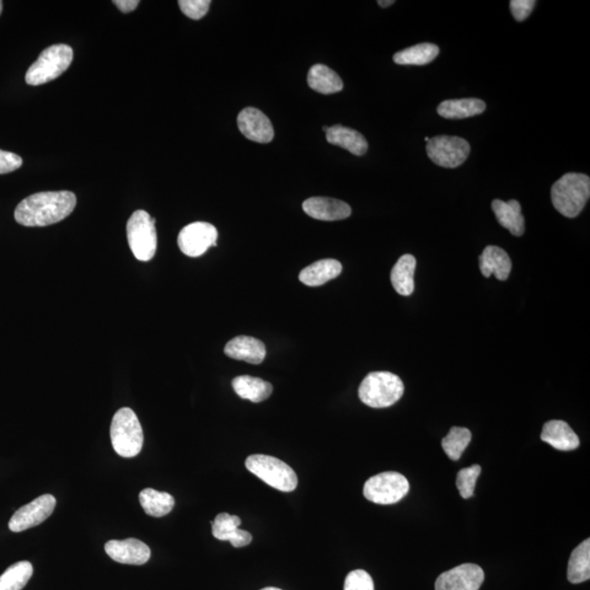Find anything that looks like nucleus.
<instances>
[{
	"instance_id": "f257e3e1",
	"label": "nucleus",
	"mask_w": 590,
	"mask_h": 590,
	"mask_svg": "<svg viewBox=\"0 0 590 590\" xmlns=\"http://www.w3.org/2000/svg\"><path fill=\"white\" fill-rule=\"evenodd\" d=\"M77 197L72 192H42L25 198L15 211V219L25 227H47L63 221L74 211Z\"/></svg>"
},
{
	"instance_id": "f03ea898",
	"label": "nucleus",
	"mask_w": 590,
	"mask_h": 590,
	"mask_svg": "<svg viewBox=\"0 0 590 590\" xmlns=\"http://www.w3.org/2000/svg\"><path fill=\"white\" fill-rule=\"evenodd\" d=\"M590 197V179L586 174L567 173L551 189V200L562 216L576 218Z\"/></svg>"
},
{
	"instance_id": "7ed1b4c3",
	"label": "nucleus",
	"mask_w": 590,
	"mask_h": 590,
	"mask_svg": "<svg viewBox=\"0 0 590 590\" xmlns=\"http://www.w3.org/2000/svg\"><path fill=\"white\" fill-rule=\"evenodd\" d=\"M405 386L399 377L390 372H372L362 380L359 398L375 409L396 404L404 395Z\"/></svg>"
},
{
	"instance_id": "20e7f679",
	"label": "nucleus",
	"mask_w": 590,
	"mask_h": 590,
	"mask_svg": "<svg viewBox=\"0 0 590 590\" xmlns=\"http://www.w3.org/2000/svg\"><path fill=\"white\" fill-rule=\"evenodd\" d=\"M113 448L122 457H135L142 452L143 432L136 413L131 408H122L113 417L111 425Z\"/></svg>"
},
{
	"instance_id": "39448f33",
	"label": "nucleus",
	"mask_w": 590,
	"mask_h": 590,
	"mask_svg": "<svg viewBox=\"0 0 590 590\" xmlns=\"http://www.w3.org/2000/svg\"><path fill=\"white\" fill-rule=\"evenodd\" d=\"M74 59L73 48L57 44L45 48L25 74V83L41 85L53 82L67 71Z\"/></svg>"
},
{
	"instance_id": "423d86ee",
	"label": "nucleus",
	"mask_w": 590,
	"mask_h": 590,
	"mask_svg": "<svg viewBox=\"0 0 590 590\" xmlns=\"http://www.w3.org/2000/svg\"><path fill=\"white\" fill-rule=\"evenodd\" d=\"M246 468L268 486L282 492H292L298 487V476L295 471L272 456L251 455L245 461Z\"/></svg>"
},
{
	"instance_id": "0eeeda50",
	"label": "nucleus",
	"mask_w": 590,
	"mask_h": 590,
	"mask_svg": "<svg viewBox=\"0 0 590 590\" xmlns=\"http://www.w3.org/2000/svg\"><path fill=\"white\" fill-rule=\"evenodd\" d=\"M126 231L128 245L136 260L152 261L158 246L155 219L152 218L147 211H137L128 220Z\"/></svg>"
},
{
	"instance_id": "6e6552de",
	"label": "nucleus",
	"mask_w": 590,
	"mask_h": 590,
	"mask_svg": "<svg viewBox=\"0 0 590 590\" xmlns=\"http://www.w3.org/2000/svg\"><path fill=\"white\" fill-rule=\"evenodd\" d=\"M410 486L399 472L388 471L369 478L364 485L363 495L367 500L379 506L399 502L409 492Z\"/></svg>"
},
{
	"instance_id": "1a4fd4ad",
	"label": "nucleus",
	"mask_w": 590,
	"mask_h": 590,
	"mask_svg": "<svg viewBox=\"0 0 590 590\" xmlns=\"http://www.w3.org/2000/svg\"><path fill=\"white\" fill-rule=\"evenodd\" d=\"M428 157L442 168L455 169L469 157L470 144L464 138L436 136L427 144Z\"/></svg>"
},
{
	"instance_id": "9d476101",
	"label": "nucleus",
	"mask_w": 590,
	"mask_h": 590,
	"mask_svg": "<svg viewBox=\"0 0 590 590\" xmlns=\"http://www.w3.org/2000/svg\"><path fill=\"white\" fill-rule=\"evenodd\" d=\"M218 230L208 222H194L182 229L177 244L182 253L186 256L201 257L206 251L217 246Z\"/></svg>"
},
{
	"instance_id": "9b49d317",
	"label": "nucleus",
	"mask_w": 590,
	"mask_h": 590,
	"mask_svg": "<svg viewBox=\"0 0 590 590\" xmlns=\"http://www.w3.org/2000/svg\"><path fill=\"white\" fill-rule=\"evenodd\" d=\"M56 506V498L52 495L36 497L26 506L18 509L9 522V529L13 533H21L26 529L34 528L51 516Z\"/></svg>"
},
{
	"instance_id": "f8f14e48",
	"label": "nucleus",
	"mask_w": 590,
	"mask_h": 590,
	"mask_svg": "<svg viewBox=\"0 0 590 590\" xmlns=\"http://www.w3.org/2000/svg\"><path fill=\"white\" fill-rule=\"evenodd\" d=\"M484 581V570L467 563L441 574L437 579L436 590H479Z\"/></svg>"
},
{
	"instance_id": "ddd939ff",
	"label": "nucleus",
	"mask_w": 590,
	"mask_h": 590,
	"mask_svg": "<svg viewBox=\"0 0 590 590\" xmlns=\"http://www.w3.org/2000/svg\"><path fill=\"white\" fill-rule=\"evenodd\" d=\"M238 126L243 136L259 143H270L275 131L270 118L255 107H246L238 116Z\"/></svg>"
},
{
	"instance_id": "4468645a",
	"label": "nucleus",
	"mask_w": 590,
	"mask_h": 590,
	"mask_svg": "<svg viewBox=\"0 0 590 590\" xmlns=\"http://www.w3.org/2000/svg\"><path fill=\"white\" fill-rule=\"evenodd\" d=\"M106 555L122 565H143L152 556L149 546L138 539L110 540L105 545Z\"/></svg>"
},
{
	"instance_id": "2eb2a0df",
	"label": "nucleus",
	"mask_w": 590,
	"mask_h": 590,
	"mask_svg": "<svg viewBox=\"0 0 590 590\" xmlns=\"http://www.w3.org/2000/svg\"><path fill=\"white\" fill-rule=\"evenodd\" d=\"M303 211L310 218L321 221H338L351 216L347 202L329 197H312L303 202Z\"/></svg>"
},
{
	"instance_id": "dca6fc26",
	"label": "nucleus",
	"mask_w": 590,
	"mask_h": 590,
	"mask_svg": "<svg viewBox=\"0 0 590 590\" xmlns=\"http://www.w3.org/2000/svg\"><path fill=\"white\" fill-rule=\"evenodd\" d=\"M241 524L242 520L235 515L233 516L228 513L219 514L212 522L213 537L220 541H230L234 548L249 546L253 540V536L249 531L240 529Z\"/></svg>"
},
{
	"instance_id": "f3484780",
	"label": "nucleus",
	"mask_w": 590,
	"mask_h": 590,
	"mask_svg": "<svg viewBox=\"0 0 590 590\" xmlns=\"http://www.w3.org/2000/svg\"><path fill=\"white\" fill-rule=\"evenodd\" d=\"M224 353L234 360L250 364H261L266 358L265 343L253 337L239 336L233 338L224 347Z\"/></svg>"
},
{
	"instance_id": "a211bd4d",
	"label": "nucleus",
	"mask_w": 590,
	"mask_h": 590,
	"mask_svg": "<svg viewBox=\"0 0 590 590\" xmlns=\"http://www.w3.org/2000/svg\"><path fill=\"white\" fill-rule=\"evenodd\" d=\"M480 271L486 278L495 275L497 280L506 281L512 270V261L506 251L497 246H487L479 257Z\"/></svg>"
},
{
	"instance_id": "6ab92c4d",
	"label": "nucleus",
	"mask_w": 590,
	"mask_h": 590,
	"mask_svg": "<svg viewBox=\"0 0 590 590\" xmlns=\"http://www.w3.org/2000/svg\"><path fill=\"white\" fill-rule=\"evenodd\" d=\"M540 438L552 447L563 450V452H568V450H574L579 447L577 434L566 422L561 420L546 422Z\"/></svg>"
},
{
	"instance_id": "aec40b11",
	"label": "nucleus",
	"mask_w": 590,
	"mask_h": 590,
	"mask_svg": "<svg viewBox=\"0 0 590 590\" xmlns=\"http://www.w3.org/2000/svg\"><path fill=\"white\" fill-rule=\"evenodd\" d=\"M326 139L330 144L346 149L354 155L366 154L369 149L367 139L362 133L341 125L329 127L326 132Z\"/></svg>"
},
{
	"instance_id": "412c9836",
	"label": "nucleus",
	"mask_w": 590,
	"mask_h": 590,
	"mask_svg": "<svg viewBox=\"0 0 590 590\" xmlns=\"http://www.w3.org/2000/svg\"><path fill=\"white\" fill-rule=\"evenodd\" d=\"M492 211H495L498 223L511 232L514 236H522L525 233V219L522 206L517 201L503 202L493 201Z\"/></svg>"
},
{
	"instance_id": "4be33fe9",
	"label": "nucleus",
	"mask_w": 590,
	"mask_h": 590,
	"mask_svg": "<svg viewBox=\"0 0 590 590\" xmlns=\"http://www.w3.org/2000/svg\"><path fill=\"white\" fill-rule=\"evenodd\" d=\"M342 271V265L336 260H321L304 268L300 272V281L308 287H320L336 279Z\"/></svg>"
},
{
	"instance_id": "5701e85b",
	"label": "nucleus",
	"mask_w": 590,
	"mask_h": 590,
	"mask_svg": "<svg viewBox=\"0 0 590 590\" xmlns=\"http://www.w3.org/2000/svg\"><path fill=\"white\" fill-rule=\"evenodd\" d=\"M417 260L415 256L406 254L401 256L391 270L390 281L396 292L409 297L415 291V271Z\"/></svg>"
},
{
	"instance_id": "b1692460",
	"label": "nucleus",
	"mask_w": 590,
	"mask_h": 590,
	"mask_svg": "<svg viewBox=\"0 0 590 590\" xmlns=\"http://www.w3.org/2000/svg\"><path fill=\"white\" fill-rule=\"evenodd\" d=\"M486 107L485 102L479 99L447 100L438 106V113L447 120H463L482 114Z\"/></svg>"
},
{
	"instance_id": "393cba45",
	"label": "nucleus",
	"mask_w": 590,
	"mask_h": 590,
	"mask_svg": "<svg viewBox=\"0 0 590 590\" xmlns=\"http://www.w3.org/2000/svg\"><path fill=\"white\" fill-rule=\"evenodd\" d=\"M308 84L310 89L321 94H334L340 93L343 89V83L339 74L329 67L314 65L310 67L308 74Z\"/></svg>"
},
{
	"instance_id": "a878e982",
	"label": "nucleus",
	"mask_w": 590,
	"mask_h": 590,
	"mask_svg": "<svg viewBox=\"0 0 590 590\" xmlns=\"http://www.w3.org/2000/svg\"><path fill=\"white\" fill-rule=\"evenodd\" d=\"M233 389L241 398L251 402H261L270 398L272 394V385L266 380L242 375L233 379Z\"/></svg>"
},
{
	"instance_id": "bb28decb",
	"label": "nucleus",
	"mask_w": 590,
	"mask_h": 590,
	"mask_svg": "<svg viewBox=\"0 0 590 590\" xmlns=\"http://www.w3.org/2000/svg\"><path fill=\"white\" fill-rule=\"evenodd\" d=\"M590 578V540H584L574 549L568 561L567 579L572 584H581Z\"/></svg>"
},
{
	"instance_id": "cd10ccee",
	"label": "nucleus",
	"mask_w": 590,
	"mask_h": 590,
	"mask_svg": "<svg viewBox=\"0 0 590 590\" xmlns=\"http://www.w3.org/2000/svg\"><path fill=\"white\" fill-rule=\"evenodd\" d=\"M439 48L432 43H422L408 47L404 51L396 53L393 59L398 65L423 66L428 65L438 57Z\"/></svg>"
},
{
	"instance_id": "c85d7f7f",
	"label": "nucleus",
	"mask_w": 590,
	"mask_h": 590,
	"mask_svg": "<svg viewBox=\"0 0 590 590\" xmlns=\"http://www.w3.org/2000/svg\"><path fill=\"white\" fill-rule=\"evenodd\" d=\"M143 511L149 516L163 517L172 512L175 506L174 497L166 492H159L154 489H143L139 495Z\"/></svg>"
},
{
	"instance_id": "c756f323",
	"label": "nucleus",
	"mask_w": 590,
	"mask_h": 590,
	"mask_svg": "<svg viewBox=\"0 0 590 590\" xmlns=\"http://www.w3.org/2000/svg\"><path fill=\"white\" fill-rule=\"evenodd\" d=\"M32 575H34V566L30 562L15 563L0 576V590H23Z\"/></svg>"
},
{
	"instance_id": "7c9ffc66",
	"label": "nucleus",
	"mask_w": 590,
	"mask_h": 590,
	"mask_svg": "<svg viewBox=\"0 0 590 590\" xmlns=\"http://www.w3.org/2000/svg\"><path fill=\"white\" fill-rule=\"evenodd\" d=\"M471 441V432L468 428L454 427L450 428L447 436L443 438L444 452L452 460H459L465 449Z\"/></svg>"
},
{
	"instance_id": "2f4dec72",
	"label": "nucleus",
	"mask_w": 590,
	"mask_h": 590,
	"mask_svg": "<svg viewBox=\"0 0 590 590\" xmlns=\"http://www.w3.org/2000/svg\"><path fill=\"white\" fill-rule=\"evenodd\" d=\"M480 474L481 467L479 465L468 467V468L461 469L458 472L456 485H457L461 497L469 498L474 497L476 482L478 480Z\"/></svg>"
},
{
	"instance_id": "473e14b6",
	"label": "nucleus",
	"mask_w": 590,
	"mask_h": 590,
	"mask_svg": "<svg viewBox=\"0 0 590 590\" xmlns=\"http://www.w3.org/2000/svg\"><path fill=\"white\" fill-rule=\"evenodd\" d=\"M211 4V0H181L179 6L186 17L200 20L205 17Z\"/></svg>"
},
{
	"instance_id": "72a5a7b5",
	"label": "nucleus",
	"mask_w": 590,
	"mask_h": 590,
	"mask_svg": "<svg viewBox=\"0 0 590 590\" xmlns=\"http://www.w3.org/2000/svg\"><path fill=\"white\" fill-rule=\"evenodd\" d=\"M343 590H375L374 582L369 574L363 570H356L348 574Z\"/></svg>"
},
{
	"instance_id": "f704fd0d",
	"label": "nucleus",
	"mask_w": 590,
	"mask_h": 590,
	"mask_svg": "<svg viewBox=\"0 0 590 590\" xmlns=\"http://www.w3.org/2000/svg\"><path fill=\"white\" fill-rule=\"evenodd\" d=\"M536 4H537V2H535V0H512V2L509 3V8H511L515 20H517L518 23H522V21L529 17Z\"/></svg>"
},
{
	"instance_id": "c9c22d12",
	"label": "nucleus",
	"mask_w": 590,
	"mask_h": 590,
	"mask_svg": "<svg viewBox=\"0 0 590 590\" xmlns=\"http://www.w3.org/2000/svg\"><path fill=\"white\" fill-rule=\"evenodd\" d=\"M24 161L18 154L0 150V174L12 173L23 166Z\"/></svg>"
},
{
	"instance_id": "e433bc0d",
	"label": "nucleus",
	"mask_w": 590,
	"mask_h": 590,
	"mask_svg": "<svg viewBox=\"0 0 590 590\" xmlns=\"http://www.w3.org/2000/svg\"><path fill=\"white\" fill-rule=\"evenodd\" d=\"M113 4L116 5L122 13L128 14L133 12L141 2L139 0H114Z\"/></svg>"
},
{
	"instance_id": "4c0bfd02",
	"label": "nucleus",
	"mask_w": 590,
	"mask_h": 590,
	"mask_svg": "<svg viewBox=\"0 0 590 590\" xmlns=\"http://www.w3.org/2000/svg\"><path fill=\"white\" fill-rule=\"evenodd\" d=\"M378 4L382 8H388V7L391 6V5L395 4V2H393V0H388V2H385V0H379V2H378Z\"/></svg>"
},
{
	"instance_id": "58836bf2",
	"label": "nucleus",
	"mask_w": 590,
	"mask_h": 590,
	"mask_svg": "<svg viewBox=\"0 0 590 590\" xmlns=\"http://www.w3.org/2000/svg\"><path fill=\"white\" fill-rule=\"evenodd\" d=\"M261 590H282V589H280V588H276V587H266V588L261 589Z\"/></svg>"
},
{
	"instance_id": "ea45409f",
	"label": "nucleus",
	"mask_w": 590,
	"mask_h": 590,
	"mask_svg": "<svg viewBox=\"0 0 590 590\" xmlns=\"http://www.w3.org/2000/svg\"><path fill=\"white\" fill-rule=\"evenodd\" d=\"M4 3L0 0V15L3 13Z\"/></svg>"
},
{
	"instance_id": "a19ab883",
	"label": "nucleus",
	"mask_w": 590,
	"mask_h": 590,
	"mask_svg": "<svg viewBox=\"0 0 590 590\" xmlns=\"http://www.w3.org/2000/svg\"><path fill=\"white\" fill-rule=\"evenodd\" d=\"M425 141H426L427 143H428V141H430V138L426 137V138H425Z\"/></svg>"
}]
</instances>
